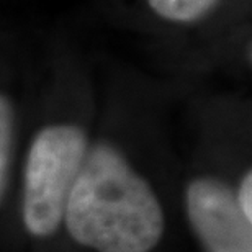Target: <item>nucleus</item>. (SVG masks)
<instances>
[{
    "label": "nucleus",
    "mask_w": 252,
    "mask_h": 252,
    "mask_svg": "<svg viewBox=\"0 0 252 252\" xmlns=\"http://www.w3.org/2000/svg\"><path fill=\"white\" fill-rule=\"evenodd\" d=\"M75 243L95 252H149L165 233L159 196L117 148H89L64 210Z\"/></svg>",
    "instance_id": "1"
},
{
    "label": "nucleus",
    "mask_w": 252,
    "mask_h": 252,
    "mask_svg": "<svg viewBox=\"0 0 252 252\" xmlns=\"http://www.w3.org/2000/svg\"><path fill=\"white\" fill-rule=\"evenodd\" d=\"M87 151V136L69 123L49 125L33 139L23 170L22 218L34 238H49L59 229Z\"/></svg>",
    "instance_id": "2"
},
{
    "label": "nucleus",
    "mask_w": 252,
    "mask_h": 252,
    "mask_svg": "<svg viewBox=\"0 0 252 252\" xmlns=\"http://www.w3.org/2000/svg\"><path fill=\"white\" fill-rule=\"evenodd\" d=\"M185 208L206 252H252V221L224 182L213 177L191 180L185 190Z\"/></svg>",
    "instance_id": "3"
},
{
    "label": "nucleus",
    "mask_w": 252,
    "mask_h": 252,
    "mask_svg": "<svg viewBox=\"0 0 252 252\" xmlns=\"http://www.w3.org/2000/svg\"><path fill=\"white\" fill-rule=\"evenodd\" d=\"M148 3L159 17L170 22L190 23L205 17L218 0H148Z\"/></svg>",
    "instance_id": "4"
},
{
    "label": "nucleus",
    "mask_w": 252,
    "mask_h": 252,
    "mask_svg": "<svg viewBox=\"0 0 252 252\" xmlns=\"http://www.w3.org/2000/svg\"><path fill=\"white\" fill-rule=\"evenodd\" d=\"M13 125V107L10 100L3 94H0V203H2L5 189H7L10 162H12Z\"/></svg>",
    "instance_id": "5"
},
{
    "label": "nucleus",
    "mask_w": 252,
    "mask_h": 252,
    "mask_svg": "<svg viewBox=\"0 0 252 252\" xmlns=\"http://www.w3.org/2000/svg\"><path fill=\"white\" fill-rule=\"evenodd\" d=\"M252 174H244L243 180L239 184L238 193H236V201H238L241 211L249 221H252Z\"/></svg>",
    "instance_id": "6"
}]
</instances>
